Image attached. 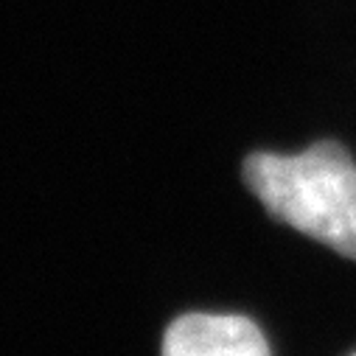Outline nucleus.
<instances>
[{"mask_svg": "<svg viewBox=\"0 0 356 356\" xmlns=\"http://www.w3.org/2000/svg\"><path fill=\"white\" fill-rule=\"evenodd\" d=\"M244 183L278 222L356 261V163L339 143L250 154Z\"/></svg>", "mask_w": 356, "mask_h": 356, "instance_id": "f257e3e1", "label": "nucleus"}, {"mask_svg": "<svg viewBox=\"0 0 356 356\" xmlns=\"http://www.w3.org/2000/svg\"><path fill=\"white\" fill-rule=\"evenodd\" d=\"M353 356H356V353H353Z\"/></svg>", "mask_w": 356, "mask_h": 356, "instance_id": "7ed1b4c3", "label": "nucleus"}, {"mask_svg": "<svg viewBox=\"0 0 356 356\" xmlns=\"http://www.w3.org/2000/svg\"><path fill=\"white\" fill-rule=\"evenodd\" d=\"M163 356H273L261 328L241 314H183L163 337Z\"/></svg>", "mask_w": 356, "mask_h": 356, "instance_id": "f03ea898", "label": "nucleus"}]
</instances>
